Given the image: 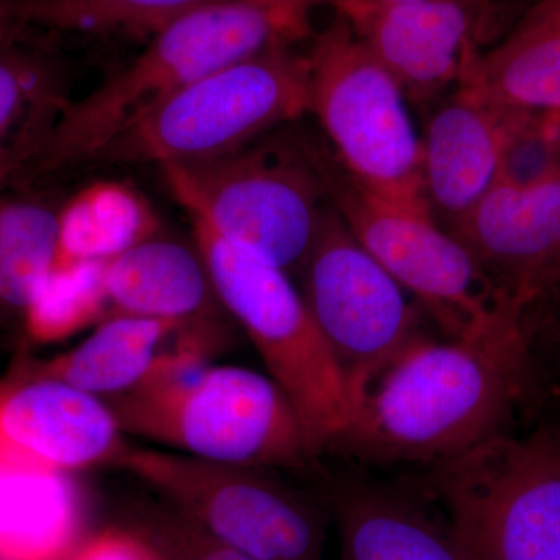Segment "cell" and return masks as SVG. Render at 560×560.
Returning a JSON list of instances; mask_svg holds the SVG:
<instances>
[{
  "instance_id": "7a4b0ae2",
  "label": "cell",
  "mask_w": 560,
  "mask_h": 560,
  "mask_svg": "<svg viewBox=\"0 0 560 560\" xmlns=\"http://www.w3.org/2000/svg\"><path fill=\"white\" fill-rule=\"evenodd\" d=\"M311 33V21L248 0H210L187 11L151 35L145 49L101 88L66 105L18 183L90 164L194 81Z\"/></svg>"
},
{
  "instance_id": "9a60e30c",
  "label": "cell",
  "mask_w": 560,
  "mask_h": 560,
  "mask_svg": "<svg viewBox=\"0 0 560 560\" xmlns=\"http://www.w3.org/2000/svg\"><path fill=\"white\" fill-rule=\"evenodd\" d=\"M511 119L459 91L431 116L420 140L423 197L445 231L458 226L499 180Z\"/></svg>"
},
{
  "instance_id": "1f68e13d",
  "label": "cell",
  "mask_w": 560,
  "mask_h": 560,
  "mask_svg": "<svg viewBox=\"0 0 560 560\" xmlns=\"http://www.w3.org/2000/svg\"><path fill=\"white\" fill-rule=\"evenodd\" d=\"M389 2H407V0H389Z\"/></svg>"
},
{
  "instance_id": "2e32d148",
  "label": "cell",
  "mask_w": 560,
  "mask_h": 560,
  "mask_svg": "<svg viewBox=\"0 0 560 560\" xmlns=\"http://www.w3.org/2000/svg\"><path fill=\"white\" fill-rule=\"evenodd\" d=\"M103 285L109 316L171 320L180 329L234 323L195 243L160 232L103 261Z\"/></svg>"
},
{
  "instance_id": "d6986e66",
  "label": "cell",
  "mask_w": 560,
  "mask_h": 560,
  "mask_svg": "<svg viewBox=\"0 0 560 560\" xmlns=\"http://www.w3.org/2000/svg\"><path fill=\"white\" fill-rule=\"evenodd\" d=\"M84 522L68 471L0 460V560H68Z\"/></svg>"
},
{
  "instance_id": "d4e9b609",
  "label": "cell",
  "mask_w": 560,
  "mask_h": 560,
  "mask_svg": "<svg viewBox=\"0 0 560 560\" xmlns=\"http://www.w3.org/2000/svg\"><path fill=\"white\" fill-rule=\"evenodd\" d=\"M106 305L103 261L54 267L25 313L24 340L35 345L66 340L101 319Z\"/></svg>"
},
{
  "instance_id": "7402d4cb",
  "label": "cell",
  "mask_w": 560,
  "mask_h": 560,
  "mask_svg": "<svg viewBox=\"0 0 560 560\" xmlns=\"http://www.w3.org/2000/svg\"><path fill=\"white\" fill-rule=\"evenodd\" d=\"M60 206L35 191L0 187V345L24 340L33 294L57 259Z\"/></svg>"
},
{
  "instance_id": "7c38bea8",
  "label": "cell",
  "mask_w": 560,
  "mask_h": 560,
  "mask_svg": "<svg viewBox=\"0 0 560 560\" xmlns=\"http://www.w3.org/2000/svg\"><path fill=\"white\" fill-rule=\"evenodd\" d=\"M451 234L526 311L560 289V165L529 183L497 180Z\"/></svg>"
},
{
  "instance_id": "ac0fdd59",
  "label": "cell",
  "mask_w": 560,
  "mask_h": 560,
  "mask_svg": "<svg viewBox=\"0 0 560 560\" xmlns=\"http://www.w3.org/2000/svg\"><path fill=\"white\" fill-rule=\"evenodd\" d=\"M341 560H466L448 528L396 490L345 478L331 485Z\"/></svg>"
},
{
  "instance_id": "e0dca14e",
  "label": "cell",
  "mask_w": 560,
  "mask_h": 560,
  "mask_svg": "<svg viewBox=\"0 0 560 560\" xmlns=\"http://www.w3.org/2000/svg\"><path fill=\"white\" fill-rule=\"evenodd\" d=\"M458 91L504 114L560 113V0H537L499 46L477 51Z\"/></svg>"
},
{
  "instance_id": "4316f807",
  "label": "cell",
  "mask_w": 560,
  "mask_h": 560,
  "mask_svg": "<svg viewBox=\"0 0 560 560\" xmlns=\"http://www.w3.org/2000/svg\"><path fill=\"white\" fill-rule=\"evenodd\" d=\"M68 560H161L156 551L130 528L103 529L84 537Z\"/></svg>"
},
{
  "instance_id": "277c9868",
  "label": "cell",
  "mask_w": 560,
  "mask_h": 560,
  "mask_svg": "<svg viewBox=\"0 0 560 560\" xmlns=\"http://www.w3.org/2000/svg\"><path fill=\"white\" fill-rule=\"evenodd\" d=\"M272 132L223 156L160 171L190 219L293 276L329 209V191L318 147Z\"/></svg>"
},
{
  "instance_id": "52a82bcc",
  "label": "cell",
  "mask_w": 560,
  "mask_h": 560,
  "mask_svg": "<svg viewBox=\"0 0 560 560\" xmlns=\"http://www.w3.org/2000/svg\"><path fill=\"white\" fill-rule=\"evenodd\" d=\"M305 60L308 113L329 139L331 156L342 171L378 200L430 215L422 143L389 70L338 13L315 35Z\"/></svg>"
},
{
  "instance_id": "30bf717a",
  "label": "cell",
  "mask_w": 560,
  "mask_h": 560,
  "mask_svg": "<svg viewBox=\"0 0 560 560\" xmlns=\"http://www.w3.org/2000/svg\"><path fill=\"white\" fill-rule=\"evenodd\" d=\"M320 168L330 205L448 340H469L525 308L493 285L469 249L430 215L408 212L361 189L327 151Z\"/></svg>"
},
{
  "instance_id": "f1b7e54d",
  "label": "cell",
  "mask_w": 560,
  "mask_h": 560,
  "mask_svg": "<svg viewBox=\"0 0 560 560\" xmlns=\"http://www.w3.org/2000/svg\"><path fill=\"white\" fill-rule=\"evenodd\" d=\"M248 2L311 21V11L323 5L334 7L335 9L340 0H248Z\"/></svg>"
},
{
  "instance_id": "4dcf8cb0",
  "label": "cell",
  "mask_w": 560,
  "mask_h": 560,
  "mask_svg": "<svg viewBox=\"0 0 560 560\" xmlns=\"http://www.w3.org/2000/svg\"><path fill=\"white\" fill-rule=\"evenodd\" d=\"M0 2L5 3V5H10V0H0Z\"/></svg>"
},
{
  "instance_id": "8992f818",
  "label": "cell",
  "mask_w": 560,
  "mask_h": 560,
  "mask_svg": "<svg viewBox=\"0 0 560 560\" xmlns=\"http://www.w3.org/2000/svg\"><path fill=\"white\" fill-rule=\"evenodd\" d=\"M291 44L201 77L103 147L90 164H194L243 149L308 113L307 60Z\"/></svg>"
},
{
  "instance_id": "f546056e",
  "label": "cell",
  "mask_w": 560,
  "mask_h": 560,
  "mask_svg": "<svg viewBox=\"0 0 560 560\" xmlns=\"http://www.w3.org/2000/svg\"><path fill=\"white\" fill-rule=\"evenodd\" d=\"M14 21L16 20H14L10 7L0 2V35H7V33L13 32Z\"/></svg>"
},
{
  "instance_id": "603a6c76",
  "label": "cell",
  "mask_w": 560,
  "mask_h": 560,
  "mask_svg": "<svg viewBox=\"0 0 560 560\" xmlns=\"http://www.w3.org/2000/svg\"><path fill=\"white\" fill-rule=\"evenodd\" d=\"M160 232L145 202L124 187L97 186L60 205L54 267L106 261Z\"/></svg>"
},
{
  "instance_id": "ba28073f",
  "label": "cell",
  "mask_w": 560,
  "mask_h": 560,
  "mask_svg": "<svg viewBox=\"0 0 560 560\" xmlns=\"http://www.w3.org/2000/svg\"><path fill=\"white\" fill-rule=\"evenodd\" d=\"M466 560H560V422L495 438L433 466Z\"/></svg>"
},
{
  "instance_id": "cb8c5ba5",
  "label": "cell",
  "mask_w": 560,
  "mask_h": 560,
  "mask_svg": "<svg viewBox=\"0 0 560 560\" xmlns=\"http://www.w3.org/2000/svg\"><path fill=\"white\" fill-rule=\"evenodd\" d=\"M210 0H14L16 21L69 33L154 35Z\"/></svg>"
},
{
  "instance_id": "44dd1931",
  "label": "cell",
  "mask_w": 560,
  "mask_h": 560,
  "mask_svg": "<svg viewBox=\"0 0 560 560\" xmlns=\"http://www.w3.org/2000/svg\"><path fill=\"white\" fill-rule=\"evenodd\" d=\"M68 103L58 62L0 35V187L18 183Z\"/></svg>"
},
{
  "instance_id": "4fadbf2b",
  "label": "cell",
  "mask_w": 560,
  "mask_h": 560,
  "mask_svg": "<svg viewBox=\"0 0 560 560\" xmlns=\"http://www.w3.org/2000/svg\"><path fill=\"white\" fill-rule=\"evenodd\" d=\"M335 10L416 102L459 84L478 51L469 0H340Z\"/></svg>"
},
{
  "instance_id": "ffe728a7",
  "label": "cell",
  "mask_w": 560,
  "mask_h": 560,
  "mask_svg": "<svg viewBox=\"0 0 560 560\" xmlns=\"http://www.w3.org/2000/svg\"><path fill=\"white\" fill-rule=\"evenodd\" d=\"M179 329L171 320L108 316L69 352L49 360H22L14 371L108 399L138 386L167 352L162 348Z\"/></svg>"
},
{
  "instance_id": "5bb4252c",
  "label": "cell",
  "mask_w": 560,
  "mask_h": 560,
  "mask_svg": "<svg viewBox=\"0 0 560 560\" xmlns=\"http://www.w3.org/2000/svg\"><path fill=\"white\" fill-rule=\"evenodd\" d=\"M120 434L101 397L14 370L0 382V460L60 471L113 466Z\"/></svg>"
},
{
  "instance_id": "484cf974",
  "label": "cell",
  "mask_w": 560,
  "mask_h": 560,
  "mask_svg": "<svg viewBox=\"0 0 560 560\" xmlns=\"http://www.w3.org/2000/svg\"><path fill=\"white\" fill-rule=\"evenodd\" d=\"M128 528L156 551L161 560H257L210 536L171 504H136Z\"/></svg>"
},
{
  "instance_id": "3957f363",
  "label": "cell",
  "mask_w": 560,
  "mask_h": 560,
  "mask_svg": "<svg viewBox=\"0 0 560 560\" xmlns=\"http://www.w3.org/2000/svg\"><path fill=\"white\" fill-rule=\"evenodd\" d=\"M206 359L175 341L138 386L103 399L121 433L213 463L272 470L311 466L318 455L270 375L206 368Z\"/></svg>"
},
{
  "instance_id": "5b68a950",
  "label": "cell",
  "mask_w": 560,
  "mask_h": 560,
  "mask_svg": "<svg viewBox=\"0 0 560 560\" xmlns=\"http://www.w3.org/2000/svg\"><path fill=\"white\" fill-rule=\"evenodd\" d=\"M189 220L224 311L248 335L268 375L289 397L316 455L334 448L355 404L301 290L289 272L224 241L202 221Z\"/></svg>"
},
{
  "instance_id": "9c48e42d",
  "label": "cell",
  "mask_w": 560,
  "mask_h": 560,
  "mask_svg": "<svg viewBox=\"0 0 560 560\" xmlns=\"http://www.w3.org/2000/svg\"><path fill=\"white\" fill-rule=\"evenodd\" d=\"M114 467L235 550L257 560H324L327 497L291 488L272 469L125 444Z\"/></svg>"
},
{
  "instance_id": "83f0119b",
  "label": "cell",
  "mask_w": 560,
  "mask_h": 560,
  "mask_svg": "<svg viewBox=\"0 0 560 560\" xmlns=\"http://www.w3.org/2000/svg\"><path fill=\"white\" fill-rule=\"evenodd\" d=\"M533 305H541L545 313L541 316L540 324H537V329L536 327L525 326L526 331H528V335L537 334V337L540 335L541 345L548 350L552 363L560 371V289L534 302ZM533 305H529V307H533Z\"/></svg>"
},
{
  "instance_id": "8fae6325",
  "label": "cell",
  "mask_w": 560,
  "mask_h": 560,
  "mask_svg": "<svg viewBox=\"0 0 560 560\" xmlns=\"http://www.w3.org/2000/svg\"><path fill=\"white\" fill-rule=\"evenodd\" d=\"M296 275L357 410L371 383L425 337L418 312L331 205Z\"/></svg>"
},
{
  "instance_id": "6da1fadb",
  "label": "cell",
  "mask_w": 560,
  "mask_h": 560,
  "mask_svg": "<svg viewBox=\"0 0 560 560\" xmlns=\"http://www.w3.org/2000/svg\"><path fill=\"white\" fill-rule=\"evenodd\" d=\"M536 378L525 313L469 340L425 335L371 383L334 448L438 466L508 434Z\"/></svg>"
}]
</instances>
